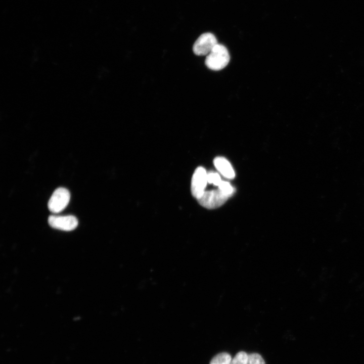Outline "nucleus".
<instances>
[{
    "instance_id": "11",
    "label": "nucleus",
    "mask_w": 364,
    "mask_h": 364,
    "mask_svg": "<svg viewBox=\"0 0 364 364\" xmlns=\"http://www.w3.org/2000/svg\"><path fill=\"white\" fill-rule=\"evenodd\" d=\"M247 364H265V362L259 354L253 353L248 354Z\"/></svg>"
},
{
    "instance_id": "7",
    "label": "nucleus",
    "mask_w": 364,
    "mask_h": 364,
    "mask_svg": "<svg viewBox=\"0 0 364 364\" xmlns=\"http://www.w3.org/2000/svg\"><path fill=\"white\" fill-rule=\"evenodd\" d=\"M213 162L215 168L224 177L232 179L235 176L233 168L225 158L218 157L214 159Z\"/></svg>"
},
{
    "instance_id": "4",
    "label": "nucleus",
    "mask_w": 364,
    "mask_h": 364,
    "mask_svg": "<svg viewBox=\"0 0 364 364\" xmlns=\"http://www.w3.org/2000/svg\"><path fill=\"white\" fill-rule=\"evenodd\" d=\"M218 43L215 35L210 32H206L199 36L193 46L194 53L199 56H207Z\"/></svg>"
},
{
    "instance_id": "1",
    "label": "nucleus",
    "mask_w": 364,
    "mask_h": 364,
    "mask_svg": "<svg viewBox=\"0 0 364 364\" xmlns=\"http://www.w3.org/2000/svg\"><path fill=\"white\" fill-rule=\"evenodd\" d=\"M230 60L228 49L223 45L217 43L206 56L205 64L209 69L219 71L227 66Z\"/></svg>"
},
{
    "instance_id": "12",
    "label": "nucleus",
    "mask_w": 364,
    "mask_h": 364,
    "mask_svg": "<svg viewBox=\"0 0 364 364\" xmlns=\"http://www.w3.org/2000/svg\"><path fill=\"white\" fill-rule=\"evenodd\" d=\"M218 187L223 193L230 197L234 193V188L228 181H221Z\"/></svg>"
},
{
    "instance_id": "2",
    "label": "nucleus",
    "mask_w": 364,
    "mask_h": 364,
    "mask_svg": "<svg viewBox=\"0 0 364 364\" xmlns=\"http://www.w3.org/2000/svg\"><path fill=\"white\" fill-rule=\"evenodd\" d=\"M229 197L218 188L205 191L197 200L201 206L208 209H214L223 204Z\"/></svg>"
},
{
    "instance_id": "10",
    "label": "nucleus",
    "mask_w": 364,
    "mask_h": 364,
    "mask_svg": "<svg viewBox=\"0 0 364 364\" xmlns=\"http://www.w3.org/2000/svg\"><path fill=\"white\" fill-rule=\"evenodd\" d=\"M221 181L220 176L218 173L212 171L207 173L208 183L218 187Z\"/></svg>"
},
{
    "instance_id": "6",
    "label": "nucleus",
    "mask_w": 364,
    "mask_h": 364,
    "mask_svg": "<svg viewBox=\"0 0 364 364\" xmlns=\"http://www.w3.org/2000/svg\"><path fill=\"white\" fill-rule=\"evenodd\" d=\"M48 223L54 229L70 231L74 230L77 226L78 222L77 218L73 215H52L49 217Z\"/></svg>"
},
{
    "instance_id": "8",
    "label": "nucleus",
    "mask_w": 364,
    "mask_h": 364,
    "mask_svg": "<svg viewBox=\"0 0 364 364\" xmlns=\"http://www.w3.org/2000/svg\"><path fill=\"white\" fill-rule=\"evenodd\" d=\"M232 357L226 352H221L214 356L210 362V364H230Z\"/></svg>"
},
{
    "instance_id": "3",
    "label": "nucleus",
    "mask_w": 364,
    "mask_h": 364,
    "mask_svg": "<svg viewBox=\"0 0 364 364\" xmlns=\"http://www.w3.org/2000/svg\"><path fill=\"white\" fill-rule=\"evenodd\" d=\"M70 199L69 191L65 188H59L55 190L50 197L48 204V208L52 213H59L66 207Z\"/></svg>"
},
{
    "instance_id": "9",
    "label": "nucleus",
    "mask_w": 364,
    "mask_h": 364,
    "mask_svg": "<svg viewBox=\"0 0 364 364\" xmlns=\"http://www.w3.org/2000/svg\"><path fill=\"white\" fill-rule=\"evenodd\" d=\"M248 354L244 351L238 352L232 359L230 364H247Z\"/></svg>"
},
{
    "instance_id": "5",
    "label": "nucleus",
    "mask_w": 364,
    "mask_h": 364,
    "mask_svg": "<svg viewBox=\"0 0 364 364\" xmlns=\"http://www.w3.org/2000/svg\"><path fill=\"white\" fill-rule=\"evenodd\" d=\"M207 183V173L205 169L201 166L197 167L192 176L191 185L192 194L197 200L205 191Z\"/></svg>"
}]
</instances>
